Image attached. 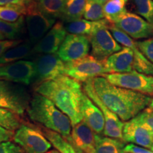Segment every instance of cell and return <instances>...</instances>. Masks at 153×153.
Segmentation results:
<instances>
[{"label": "cell", "instance_id": "cell-7", "mask_svg": "<svg viewBox=\"0 0 153 153\" xmlns=\"http://www.w3.org/2000/svg\"><path fill=\"white\" fill-rule=\"evenodd\" d=\"M111 84L143 94L153 97V76L132 71L127 73L105 74Z\"/></svg>", "mask_w": 153, "mask_h": 153}, {"label": "cell", "instance_id": "cell-14", "mask_svg": "<svg viewBox=\"0 0 153 153\" xmlns=\"http://www.w3.org/2000/svg\"><path fill=\"white\" fill-rule=\"evenodd\" d=\"M90 51L88 36L68 34L57 54L64 62H72L87 56Z\"/></svg>", "mask_w": 153, "mask_h": 153}, {"label": "cell", "instance_id": "cell-12", "mask_svg": "<svg viewBox=\"0 0 153 153\" xmlns=\"http://www.w3.org/2000/svg\"><path fill=\"white\" fill-rule=\"evenodd\" d=\"M101 26L88 36L91 47V53L99 60H103L122 49L108 29V25Z\"/></svg>", "mask_w": 153, "mask_h": 153}, {"label": "cell", "instance_id": "cell-16", "mask_svg": "<svg viewBox=\"0 0 153 153\" xmlns=\"http://www.w3.org/2000/svg\"><path fill=\"white\" fill-rule=\"evenodd\" d=\"M68 32L62 22L55 23L53 27L34 45L33 53L55 54L64 41Z\"/></svg>", "mask_w": 153, "mask_h": 153}, {"label": "cell", "instance_id": "cell-4", "mask_svg": "<svg viewBox=\"0 0 153 153\" xmlns=\"http://www.w3.org/2000/svg\"><path fill=\"white\" fill-rule=\"evenodd\" d=\"M30 97L24 85L0 80V107L18 115L27 111Z\"/></svg>", "mask_w": 153, "mask_h": 153}, {"label": "cell", "instance_id": "cell-6", "mask_svg": "<svg viewBox=\"0 0 153 153\" xmlns=\"http://www.w3.org/2000/svg\"><path fill=\"white\" fill-rule=\"evenodd\" d=\"M25 24L27 29L28 41L35 45L55 24V19L44 14L38 9L37 2L29 0L26 4Z\"/></svg>", "mask_w": 153, "mask_h": 153}, {"label": "cell", "instance_id": "cell-25", "mask_svg": "<svg viewBox=\"0 0 153 153\" xmlns=\"http://www.w3.org/2000/svg\"><path fill=\"white\" fill-rule=\"evenodd\" d=\"M25 26L24 16L16 22L0 20V33L8 40H18L24 33Z\"/></svg>", "mask_w": 153, "mask_h": 153}, {"label": "cell", "instance_id": "cell-24", "mask_svg": "<svg viewBox=\"0 0 153 153\" xmlns=\"http://www.w3.org/2000/svg\"><path fill=\"white\" fill-rule=\"evenodd\" d=\"M87 0H65L64 11L60 19L66 22L81 19Z\"/></svg>", "mask_w": 153, "mask_h": 153}, {"label": "cell", "instance_id": "cell-18", "mask_svg": "<svg viewBox=\"0 0 153 153\" xmlns=\"http://www.w3.org/2000/svg\"><path fill=\"white\" fill-rule=\"evenodd\" d=\"M107 74L127 73L134 71L133 52L128 48L123 47L120 51L103 59Z\"/></svg>", "mask_w": 153, "mask_h": 153}, {"label": "cell", "instance_id": "cell-26", "mask_svg": "<svg viewBox=\"0 0 153 153\" xmlns=\"http://www.w3.org/2000/svg\"><path fill=\"white\" fill-rule=\"evenodd\" d=\"M43 134L53 146L60 153H83L79 149L70 144L60 134L48 129H43Z\"/></svg>", "mask_w": 153, "mask_h": 153}, {"label": "cell", "instance_id": "cell-8", "mask_svg": "<svg viewBox=\"0 0 153 153\" xmlns=\"http://www.w3.org/2000/svg\"><path fill=\"white\" fill-rule=\"evenodd\" d=\"M111 24L124 32L132 39H143L153 37V24L139 15L126 11Z\"/></svg>", "mask_w": 153, "mask_h": 153}, {"label": "cell", "instance_id": "cell-3", "mask_svg": "<svg viewBox=\"0 0 153 153\" xmlns=\"http://www.w3.org/2000/svg\"><path fill=\"white\" fill-rule=\"evenodd\" d=\"M29 118L68 140L71 136V120L51 100L36 93L30 99L27 109Z\"/></svg>", "mask_w": 153, "mask_h": 153}, {"label": "cell", "instance_id": "cell-11", "mask_svg": "<svg viewBox=\"0 0 153 153\" xmlns=\"http://www.w3.org/2000/svg\"><path fill=\"white\" fill-rule=\"evenodd\" d=\"M83 91L90 98L94 104L100 108L104 115L105 120V127L104 135L112 138L123 140V128L124 123L120 120L117 115L112 112L108 107L105 106L99 97L96 94L91 85L90 79L84 84Z\"/></svg>", "mask_w": 153, "mask_h": 153}, {"label": "cell", "instance_id": "cell-29", "mask_svg": "<svg viewBox=\"0 0 153 153\" xmlns=\"http://www.w3.org/2000/svg\"><path fill=\"white\" fill-rule=\"evenodd\" d=\"M128 0H109L103 5L105 19L112 23L126 11V4Z\"/></svg>", "mask_w": 153, "mask_h": 153}, {"label": "cell", "instance_id": "cell-32", "mask_svg": "<svg viewBox=\"0 0 153 153\" xmlns=\"http://www.w3.org/2000/svg\"><path fill=\"white\" fill-rule=\"evenodd\" d=\"M0 126L12 131L18 129L21 126L19 115L0 107Z\"/></svg>", "mask_w": 153, "mask_h": 153}, {"label": "cell", "instance_id": "cell-43", "mask_svg": "<svg viewBox=\"0 0 153 153\" xmlns=\"http://www.w3.org/2000/svg\"><path fill=\"white\" fill-rule=\"evenodd\" d=\"M150 150H152V152H153V145H152V147H151Z\"/></svg>", "mask_w": 153, "mask_h": 153}, {"label": "cell", "instance_id": "cell-5", "mask_svg": "<svg viewBox=\"0 0 153 153\" xmlns=\"http://www.w3.org/2000/svg\"><path fill=\"white\" fill-rule=\"evenodd\" d=\"M107 74L102 60L93 55L87 56L72 62H65V75L79 82H84L97 76Z\"/></svg>", "mask_w": 153, "mask_h": 153}, {"label": "cell", "instance_id": "cell-27", "mask_svg": "<svg viewBox=\"0 0 153 153\" xmlns=\"http://www.w3.org/2000/svg\"><path fill=\"white\" fill-rule=\"evenodd\" d=\"M65 0H38L37 5L44 14L53 19H61Z\"/></svg>", "mask_w": 153, "mask_h": 153}, {"label": "cell", "instance_id": "cell-21", "mask_svg": "<svg viewBox=\"0 0 153 153\" xmlns=\"http://www.w3.org/2000/svg\"><path fill=\"white\" fill-rule=\"evenodd\" d=\"M109 24L110 23L106 19H103L98 22H91V21L86 20L85 19H81L68 22L65 26V27L67 32L70 34L89 36L98 28Z\"/></svg>", "mask_w": 153, "mask_h": 153}, {"label": "cell", "instance_id": "cell-38", "mask_svg": "<svg viewBox=\"0 0 153 153\" xmlns=\"http://www.w3.org/2000/svg\"><path fill=\"white\" fill-rule=\"evenodd\" d=\"M14 132L0 126V143L7 142L14 137Z\"/></svg>", "mask_w": 153, "mask_h": 153}, {"label": "cell", "instance_id": "cell-39", "mask_svg": "<svg viewBox=\"0 0 153 153\" xmlns=\"http://www.w3.org/2000/svg\"><path fill=\"white\" fill-rule=\"evenodd\" d=\"M29 0H0V6H4L10 4H26Z\"/></svg>", "mask_w": 153, "mask_h": 153}, {"label": "cell", "instance_id": "cell-23", "mask_svg": "<svg viewBox=\"0 0 153 153\" xmlns=\"http://www.w3.org/2000/svg\"><path fill=\"white\" fill-rule=\"evenodd\" d=\"M95 142L97 153H126L124 148L126 144L122 140L96 134Z\"/></svg>", "mask_w": 153, "mask_h": 153}, {"label": "cell", "instance_id": "cell-41", "mask_svg": "<svg viewBox=\"0 0 153 153\" xmlns=\"http://www.w3.org/2000/svg\"><path fill=\"white\" fill-rule=\"evenodd\" d=\"M4 39H5L4 36L1 33H0V41H1V40H4Z\"/></svg>", "mask_w": 153, "mask_h": 153}, {"label": "cell", "instance_id": "cell-30", "mask_svg": "<svg viewBox=\"0 0 153 153\" xmlns=\"http://www.w3.org/2000/svg\"><path fill=\"white\" fill-rule=\"evenodd\" d=\"M83 17L86 20L91 22H98L105 19L103 5L91 0H87Z\"/></svg>", "mask_w": 153, "mask_h": 153}, {"label": "cell", "instance_id": "cell-37", "mask_svg": "<svg viewBox=\"0 0 153 153\" xmlns=\"http://www.w3.org/2000/svg\"><path fill=\"white\" fill-rule=\"evenodd\" d=\"M124 151L126 153H153L152 150H149L148 149L141 148L138 145L134 144L126 145L124 148Z\"/></svg>", "mask_w": 153, "mask_h": 153}, {"label": "cell", "instance_id": "cell-10", "mask_svg": "<svg viewBox=\"0 0 153 153\" xmlns=\"http://www.w3.org/2000/svg\"><path fill=\"white\" fill-rule=\"evenodd\" d=\"M35 66L33 81L36 86L65 74V62L55 54H39L33 61Z\"/></svg>", "mask_w": 153, "mask_h": 153}, {"label": "cell", "instance_id": "cell-22", "mask_svg": "<svg viewBox=\"0 0 153 153\" xmlns=\"http://www.w3.org/2000/svg\"><path fill=\"white\" fill-rule=\"evenodd\" d=\"M33 45L28 40L9 49L0 56V65L19 61L33 54Z\"/></svg>", "mask_w": 153, "mask_h": 153}, {"label": "cell", "instance_id": "cell-9", "mask_svg": "<svg viewBox=\"0 0 153 153\" xmlns=\"http://www.w3.org/2000/svg\"><path fill=\"white\" fill-rule=\"evenodd\" d=\"M13 138L26 153H45L52 147L43 134L26 125L19 126Z\"/></svg>", "mask_w": 153, "mask_h": 153}, {"label": "cell", "instance_id": "cell-33", "mask_svg": "<svg viewBox=\"0 0 153 153\" xmlns=\"http://www.w3.org/2000/svg\"><path fill=\"white\" fill-rule=\"evenodd\" d=\"M133 118L153 135V109L152 108L147 107Z\"/></svg>", "mask_w": 153, "mask_h": 153}, {"label": "cell", "instance_id": "cell-1", "mask_svg": "<svg viewBox=\"0 0 153 153\" xmlns=\"http://www.w3.org/2000/svg\"><path fill=\"white\" fill-rule=\"evenodd\" d=\"M90 81L99 98L123 121L135 118L150 106L152 99L149 96L112 85L103 76H97Z\"/></svg>", "mask_w": 153, "mask_h": 153}, {"label": "cell", "instance_id": "cell-34", "mask_svg": "<svg viewBox=\"0 0 153 153\" xmlns=\"http://www.w3.org/2000/svg\"><path fill=\"white\" fill-rule=\"evenodd\" d=\"M137 47L149 61L153 63V37L136 43Z\"/></svg>", "mask_w": 153, "mask_h": 153}, {"label": "cell", "instance_id": "cell-31", "mask_svg": "<svg viewBox=\"0 0 153 153\" xmlns=\"http://www.w3.org/2000/svg\"><path fill=\"white\" fill-rule=\"evenodd\" d=\"M135 11L146 22L153 24V0H131Z\"/></svg>", "mask_w": 153, "mask_h": 153}, {"label": "cell", "instance_id": "cell-2", "mask_svg": "<svg viewBox=\"0 0 153 153\" xmlns=\"http://www.w3.org/2000/svg\"><path fill=\"white\" fill-rule=\"evenodd\" d=\"M35 91L51 100L67 115L72 126L83 120L81 101L84 91L80 82L64 74L56 79L42 82L36 86Z\"/></svg>", "mask_w": 153, "mask_h": 153}, {"label": "cell", "instance_id": "cell-36", "mask_svg": "<svg viewBox=\"0 0 153 153\" xmlns=\"http://www.w3.org/2000/svg\"><path fill=\"white\" fill-rule=\"evenodd\" d=\"M24 40L18 39V40H1L0 41V56L4 54L9 49L12 48L16 45H19L23 42Z\"/></svg>", "mask_w": 153, "mask_h": 153}, {"label": "cell", "instance_id": "cell-19", "mask_svg": "<svg viewBox=\"0 0 153 153\" xmlns=\"http://www.w3.org/2000/svg\"><path fill=\"white\" fill-rule=\"evenodd\" d=\"M81 113L83 120L96 134H104L105 120L100 108L85 92L81 101Z\"/></svg>", "mask_w": 153, "mask_h": 153}, {"label": "cell", "instance_id": "cell-13", "mask_svg": "<svg viewBox=\"0 0 153 153\" xmlns=\"http://www.w3.org/2000/svg\"><path fill=\"white\" fill-rule=\"evenodd\" d=\"M35 75L33 61L21 60L0 65V80H5L24 86L30 85Z\"/></svg>", "mask_w": 153, "mask_h": 153}, {"label": "cell", "instance_id": "cell-42", "mask_svg": "<svg viewBox=\"0 0 153 153\" xmlns=\"http://www.w3.org/2000/svg\"><path fill=\"white\" fill-rule=\"evenodd\" d=\"M49 153H60V152H58V151H57V150H51V152H50Z\"/></svg>", "mask_w": 153, "mask_h": 153}, {"label": "cell", "instance_id": "cell-20", "mask_svg": "<svg viewBox=\"0 0 153 153\" xmlns=\"http://www.w3.org/2000/svg\"><path fill=\"white\" fill-rule=\"evenodd\" d=\"M123 140L126 143H131L145 148H151L153 145V135L134 118L124 123Z\"/></svg>", "mask_w": 153, "mask_h": 153}, {"label": "cell", "instance_id": "cell-28", "mask_svg": "<svg viewBox=\"0 0 153 153\" xmlns=\"http://www.w3.org/2000/svg\"><path fill=\"white\" fill-rule=\"evenodd\" d=\"M26 12V4H10L0 6V20L8 22H16L23 16H25Z\"/></svg>", "mask_w": 153, "mask_h": 153}, {"label": "cell", "instance_id": "cell-15", "mask_svg": "<svg viewBox=\"0 0 153 153\" xmlns=\"http://www.w3.org/2000/svg\"><path fill=\"white\" fill-rule=\"evenodd\" d=\"M108 29L118 43L124 47L128 48L133 52L134 70L140 73L153 76V63L149 61L137 48L136 43L133 39L111 24L108 25Z\"/></svg>", "mask_w": 153, "mask_h": 153}, {"label": "cell", "instance_id": "cell-40", "mask_svg": "<svg viewBox=\"0 0 153 153\" xmlns=\"http://www.w3.org/2000/svg\"><path fill=\"white\" fill-rule=\"evenodd\" d=\"M91 1H96V2L100 4H102L104 5L106 4L107 1H109V0H91Z\"/></svg>", "mask_w": 153, "mask_h": 153}, {"label": "cell", "instance_id": "cell-17", "mask_svg": "<svg viewBox=\"0 0 153 153\" xmlns=\"http://www.w3.org/2000/svg\"><path fill=\"white\" fill-rule=\"evenodd\" d=\"M96 133L84 120L72 126L68 142L83 153H97Z\"/></svg>", "mask_w": 153, "mask_h": 153}, {"label": "cell", "instance_id": "cell-35", "mask_svg": "<svg viewBox=\"0 0 153 153\" xmlns=\"http://www.w3.org/2000/svg\"><path fill=\"white\" fill-rule=\"evenodd\" d=\"M24 150L18 145L7 141L0 143V153H24Z\"/></svg>", "mask_w": 153, "mask_h": 153}]
</instances>
